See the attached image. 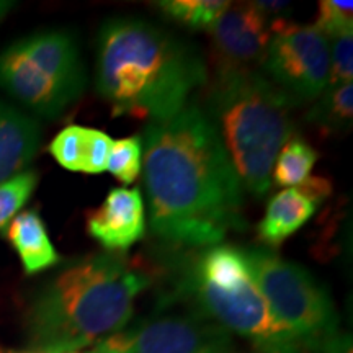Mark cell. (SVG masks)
Instances as JSON below:
<instances>
[{
  "mask_svg": "<svg viewBox=\"0 0 353 353\" xmlns=\"http://www.w3.org/2000/svg\"><path fill=\"white\" fill-rule=\"evenodd\" d=\"M143 182L152 231L164 241L213 247L245 226L242 183L218 131L195 105L144 130Z\"/></svg>",
  "mask_w": 353,
  "mask_h": 353,
  "instance_id": "6da1fadb",
  "label": "cell"
},
{
  "mask_svg": "<svg viewBox=\"0 0 353 353\" xmlns=\"http://www.w3.org/2000/svg\"><path fill=\"white\" fill-rule=\"evenodd\" d=\"M206 82V61L195 44L143 19L126 17L101 25L95 85L114 117L167 120Z\"/></svg>",
  "mask_w": 353,
  "mask_h": 353,
  "instance_id": "7a4b0ae2",
  "label": "cell"
},
{
  "mask_svg": "<svg viewBox=\"0 0 353 353\" xmlns=\"http://www.w3.org/2000/svg\"><path fill=\"white\" fill-rule=\"evenodd\" d=\"M151 278L123 255L94 254L70 262L30 307L28 334L43 353L97 345L130 324L134 301Z\"/></svg>",
  "mask_w": 353,
  "mask_h": 353,
  "instance_id": "3957f363",
  "label": "cell"
},
{
  "mask_svg": "<svg viewBox=\"0 0 353 353\" xmlns=\"http://www.w3.org/2000/svg\"><path fill=\"white\" fill-rule=\"evenodd\" d=\"M294 100L255 69L218 68L206 95V117L218 131L241 183L262 198L272 169L294 131Z\"/></svg>",
  "mask_w": 353,
  "mask_h": 353,
  "instance_id": "277c9868",
  "label": "cell"
},
{
  "mask_svg": "<svg viewBox=\"0 0 353 353\" xmlns=\"http://www.w3.org/2000/svg\"><path fill=\"white\" fill-rule=\"evenodd\" d=\"M185 288L203 314L252 342L260 353H299L298 339L273 317L241 249L224 244L206 249Z\"/></svg>",
  "mask_w": 353,
  "mask_h": 353,
  "instance_id": "5b68a950",
  "label": "cell"
},
{
  "mask_svg": "<svg viewBox=\"0 0 353 353\" xmlns=\"http://www.w3.org/2000/svg\"><path fill=\"white\" fill-rule=\"evenodd\" d=\"M85 83L81 50L68 32L34 33L0 52V87L43 117H59Z\"/></svg>",
  "mask_w": 353,
  "mask_h": 353,
  "instance_id": "8992f818",
  "label": "cell"
},
{
  "mask_svg": "<svg viewBox=\"0 0 353 353\" xmlns=\"http://www.w3.org/2000/svg\"><path fill=\"white\" fill-rule=\"evenodd\" d=\"M242 254L273 317L298 341L317 348L337 334L332 298L306 268L263 247H252Z\"/></svg>",
  "mask_w": 353,
  "mask_h": 353,
  "instance_id": "52a82bcc",
  "label": "cell"
},
{
  "mask_svg": "<svg viewBox=\"0 0 353 353\" xmlns=\"http://www.w3.org/2000/svg\"><path fill=\"white\" fill-rule=\"evenodd\" d=\"M272 38L262 59L272 82L294 100L319 99L329 83V39L314 25L270 21Z\"/></svg>",
  "mask_w": 353,
  "mask_h": 353,
  "instance_id": "ba28073f",
  "label": "cell"
},
{
  "mask_svg": "<svg viewBox=\"0 0 353 353\" xmlns=\"http://www.w3.org/2000/svg\"><path fill=\"white\" fill-rule=\"evenodd\" d=\"M90 353H239L232 334L201 311L149 319L97 343Z\"/></svg>",
  "mask_w": 353,
  "mask_h": 353,
  "instance_id": "9c48e42d",
  "label": "cell"
},
{
  "mask_svg": "<svg viewBox=\"0 0 353 353\" xmlns=\"http://www.w3.org/2000/svg\"><path fill=\"white\" fill-rule=\"evenodd\" d=\"M210 32L218 68L254 69L272 38L270 20L255 2L229 3Z\"/></svg>",
  "mask_w": 353,
  "mask_h": 353,
  "instance_id": "30bf717a",
  "label": "cell"
},
{
  "mask_svg": "<svg viewBox=\"0 0 353 353\" xmlns=\"http://www.w3.org/2000/svg\"><path fill=\"white\" fill-rule=\"evenodd\" d=\"M87 231L110 252L126 250L143 239L145 213L139 190L113 188L103 205L88 213Z\"/></svg>",
  "mask_w": 353,
  "mask_h": 353,
  "instance_id": "8fae6325",
  "label": "cell"
},
{
  "mask_svg": "<svg viewBox=\"0 0 353 353\" xmlns=\"http://www.w3.org/2000/svg\"><path fill=\"white\" fill-rule=\"evenodd\" d=\"M112 144L113 139L107 132L70 125L51 141L50 152L57 164L70 172L101 174L107 170Z\"/></svg>",
  "mask_w": 353,
  "mask_h": 353,
  "instance_id": "7c38bea8",
  "label": "cell"
},
{
  "mask_svg": "<svg viewBox=\"0 0 353 353\" xmlns=\"http://www.w3.org/2000/svg\"><path fill=\"white\" fill-rule=\"evenodd\" d=\"M38 145V123L0 100V183L25 172Z\"/></svg>",
  "mask_w": 353,
  "mask_h": 353,
  "instance_id": "4fadbf2b",
  "label": "cell"
},
{
  "mask_svg": "<svg viewBox=\"0 0 353 353\" xmlns=\"http://www.w3.org/2000/svg\"><path fill=\"white\" fill-rule=\"evenodd\" d=\"M317 203L298 188L278 192L268 203L263 219L259 224V237L270 247H278L298 232L312 214Z\"/></svg>",
  "mask_w": 353,
  "mask_h": 353,
  "instance_id": "5bb4252c",
  "label": "cell"
},
{
  "mask_svg": "<svg viewBox=\"0 0 353 353\" xmlns=\"http://www.w3.org/2000/svg\"><path fill=\"white\" fill-rule=\"evenodd\" d=\"M7 237L19 254L26 275L48 270L61 262L37 211H25L17 216L7 226Z\"/></svg>",
  "mask_w": 353,
  "mask_h": 353,
  "instance_id": "9a60e30c",
  "label": "cell"
},
{
  "mask_svg": "<svg viewBox=\"0 0 353 353\" xmlns=\"http://www.w3.org/2000/svg\"><path fill=\"white\" fill-rule=\"evenodd\" d=\"M353 118V85L342 83L337 87H325L319 100L306 120L319 128L322 132H343L352 126Z\"/></svg>",
  "mask_w": 353,
  "mask_h": 353,
  "instance_id": "2e32d148",
  "label": "cell"
},
{
  "mask_svg": "<svg viewBox=\"0 0 353 353\" xmlns=\"http://www.w3.org/2000/svg\"><path fill=\"white\" fill-rule=\"evenodd\" d=\"M319 154L301 139H291L278 154L272 169L273 182L278 187L298 188L311 176Z\"/></svg>",
  "mask_w": 353,
  "mask_h": 353,
  "instance_id": "e0dca14e",
  "label": "cell"
},
{
  "mask_svg": "<svg viewBox=\"0 0 353 353\" xmlns=\"http://www.w3.org/2000/svg\"><path fill=\"white\" fill-rule=\"evenodd\" d=\"M159 8L167 19L190 30H211L226 12L229 2L224 0H165Z\"/></svg>",
  "mask_w": 353,
  "mask_h": 353,
  "instance_id": "ac0fdd59",
  "label": "cell"
},
{
  "mask_svg": "<svg viewBox=\"0 0 353 353\" xmlns=\"http://www.w3.org/2000/svg\"><path fill=\"white\" fill-rule=\"evenodd\" d=\"M38 183L34 170H25L0 183V231L7 229L13 216L23 208Z\"/></svg>",
  "mask_w": 353,
  "mask_h": 353,
  "instance_id": "d6986e66",
  "label": "cell"
},
{
  "mask_svg": "<svg viewBox=\"0 0 353 353\" xmlns=\"http://www.w3.org/2000/svg\"><path fill=\"white\" fill-rule=\"evenodd\" d=\"M143 165V141L139 136L113 141L112 151L108 154L107 170L120 180L121 183H132L141 174Z\"/></svg>",
  "mask_w": 353,
  "mask_h": 353,
  "instance_id": "ffe728a7",
  "label": "cell"
},
{
  "mask_svg": "<svg viewBox=\"0 0 353 353\" xmlns=\"http://www.w3.org/2000/svg\"><path fill=\"white\" fill-rule=\"evenodd\" d=\"M330 72L327 87L352 83L353 77V32L329 38Z\"/></svg>",
  "mask_w": 353,
  "mask_h": 353,
  "instance_id": "44dd1931",
  "label": "cell"
},
{
  "mask_svg": "<svg viewBox=\"0 0 353 353\" xmlns=\"http://www.w3.org/2000/svg\"><path fill=\"white\" fill-rule=\"evenodd\" d=\"M314 26L327 39L345 32H353V3L324 0L319 3V15Z\"/></svg>",
  "mask_w": 353,
  "mask_h": 353,
  "instance_id": "7402d4cb",
  "label": "cell"
},
{
  "mask_svg": "<svg viewBox=\"0 0 353 353\" xmlns=\"http://www.w3.org/2000/svg\"><path fill=\"white\" fill-rule=\"evenodd\" d=\"M317 348L322 353H352V337L350 335L334 334L332 337L325 339Z\"/></svg>",
  "mask_w": 353,
  "mask_h": 353,
  "instance_id": "603a6c76",
  "label": "cell"
},
{
  "mask_svg": "<svg viewBox=\"0 0 353 353\" xmlns=\"http://www.w3.org/2000/svg\"><path fill=\"white\" fill-rule=\"evenodd\" d=\"M10 6H12V3H8V2H0V17H2L3 13H6L8 8H10Z\"/></svg>",
  "mask_w": 353,
  "mask_h": 353,
  "instance_id": "cb8c5ba5",
  "label": "cell"
},
{
  "mask_svg": "<svg viewBox=\"0 0 353 353\" xmlns=\"http://www.w3.org/2000/svg\"><path fill=\"white\" fill-rule=\"evenodd\" d=\"M0 353H43V352H37V350H33V352H0Z\"/></svg>",
  "mask_w": 353,
  "mask_h": 353,
  "instance_id": "d4e9b609",
  "label": "cell"
},
{
  "mask_svg": "<svg viewBox=\"0 0 353 353\" xmlns=\"http://www.w3.org/2000/svg\"><path fill=\"white\" fill-rule=\"evenodd\" d=\"M72 353H79V352H72ZM88 353H90V352H88Z\"/></svg>",
  "mask_w": 353,
  "mask_h": 353,
  "instance_id": "484cf974",
  "label": "cell"
}]
</instances>
